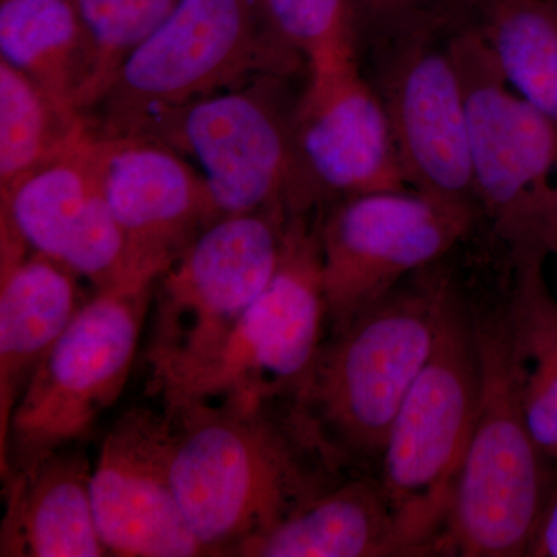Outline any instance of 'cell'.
<instances>
[{"label":"cell","mask_w":557,"mask_h":557,"mask_svg":"<svg viewBox=\"0 0 557 557\" xmlns=\"http://www.w3.org/2000/svg\"><path fill=\"white\" fill-rule=\"evenodd\" d=\"M166 412L180 507L209 556H233L348 475L289 397L228 398Z\"/></svg>","instance_id":"1"},{"label":"cell","mask_w":557,"mask_h":557,"mask_svg":"<svg viewBox=\"0 0 557 557\" xmlns=\"http://www.w3.org/2000/svg\"><path fill=\"white\" fill-rule=\"evenodd\" d=\"M448 271H418L325 336L295 408L330 460L346 474H368L383 460L388 435L426 364Z\"/></svg>","instance_id":"2"},{"label":"cell","mask_w":557,"mask_h":557,"mask_svg":"<svg viewBox=\"0 0 557 557\" xmlns=\"http://www.w3.org/2000/svg\"><path fill=\"white\" fill-rule=\"evenodd\" d=\"M302 65L265 0H182L121 64L94 108V129L137 135L161 113L262 76L293 78Z\"/></svg>","instance_id":"3"},{"label":"cell","mask_w":557,"mask_h":557,"mask_svg":"<svg viewBox=\"0 0 557 557\" xmlns=\"http://www.w3.org/2000/svg\"><path fill=\"white\" fill-rule=\"evenodd\" d=\"M482 391L475 306L450 276L426 364L406 395L380 482L420 556H440Z\"/></svg>","instance_id":"4"},{"label":"cell","mask_w":557,"mask_h":557,"mask_svg":"<svg viewBox=\"0 0 557 557\" xmlns=\"http://www.w3.org/2000/svg\"><path fill=\"white\" fill-rule=\"evenodd\" d=\"M482 391L440 556L527 557L557 486L530 426L509 350L505 300L479 310Z\"/></svg>","instance_id":"5"},{"label":"cell","mask_w":557,"mask_h":557,"mask_svg":"<svg viewBox=\"0 0 557 557\" xmlns=\"http://www.w3.org/2000/svg\"><path fill=\"white\" fill-rule=\"evenodd\" d=\"M467 98L480 218L508 265L557 255V129L512 89L478 28L450 33Z\"/></svg>","instance_id":"6"},{"label":"cell","mask_w":557,"mask_h":557,"mask_svg":"<svg viewBox=\"0 0 557 557\" xmlns=\"http://www.w3.org/2000/svg\"><path fill=\"white\" fill-rule=\"evenodd\" d=\"M157 281L97 289L33 373L0 440V478L89 437L126 387Z\"/></svg>","instance_id":"7"},{"label":"cell","mask_w":557,"mask_h":557,"mask_svg":"<svg viewBox=\"0 0 557 557\" xmlns=\"http://www.w3.org/2000/svg\"><path fill=\"white\" fill-rule=\"evenodd\" d=\"M288 219L284 207L220 218L157 278L148 364L159 394L208 361L270 284Z\"/></svg>","instance_id":"8"},{"label":"cell","mask_w":557,"mask_h":557,"mask_svg":"<svg viewBox=\"0 0 557 557\" xmlns=\"http://www.w3.org/2000/svg\"><path fill=\"white\" fill-rule=\"evenodd\" d=\"M288 76H262L150 120L138 137L157 139L199 161L220 215L318 207L295 141L296 101Z\"/></svg>","instance_id":"9"},{"label":"cell","mask_w":557,"mask_h":557,"mask_svg":"<svg viewBox=\"0 0 557 557\" xmlns=\"http://www.w3.org/2000/svg\"><path fill=\"white\" fill-rule=\"evenodd\" d=\"M318 223L289 215L270 284L208 361L160 392L164 408L299 391L327 336Z\"/></svg>","instance_id":"10"},{"label":"cell","mask_w":557,"mask_h":557,"mask_svg":"<svg viewBox=\"0 0 557 557\" xmlns=\"http://www.w3.org/2000/svg\"><path fill=\"white\" fill-rule=\"evenodd\" d=\"M480 215L403 188L336 201L319 218L327 335L445 258Z\"/></svg>","instance_id":"11"},{"label":"cell","mask_w":557,"mask_h":557,"mask_svg":"<svg viewBox=\"0 0 557 557\" xmlns=\"http://www.w3.org/2000/svg\"><path fill=\"white\" fill-rule=\"evenodd\" d=\"M375 81L409 188L478 212L463 83L449 36L373 51Z\"/></svg>","instance_id":"12"},{"label":"cell","mask_w":557,"mask_h":557,"mask_svg":"<svg viewBox=\"0 0 557 557\" xmlns=\"http://www.w3.org/2000/svg\"><path fill=\"white\" fill-rule=\"evenodd\" d=\"M174 445L170 413L146 406L124 412L102 438L90 493L109 556H209L180 507Z\"/></svg>","instance_id":"13"},{"label":"cell","mask_w":557,"mask_h":557,"mask_svg":"<svg viewBox=\"0 0 557 557\" xmlns=\"http://www.w3.org/2000/svg\"><path fill=\"white\" fill-rule=\"evenodd\" d=\"M98 164L126 247L121 282L157 281L222 218L205 175L157 139L98 134Z\"/></svg>","instance_id":"14"},{"label":"cell","mask_w":557,"mask_h":557,"mask_svg":"<svg viewBox=\"0 0 557 557\" xmlns=\"http://www.w3.org/2000/svg\"><path fill=\"white\" fill-rule=\"evenodd\" d=\"M295 141L317 207L409 188L386 109L358 61L309 73Z\"/></svg>","instance_id":"15"},{"label":"cell","mask_w":557,"mask_h":557,"mask_svg":"<svg viewBox=\"0 0 557 557\" xmlns=\"http://www.w3.org/2000/svg\"><path fill=\"white\" fill-rule=\"evenodd\" d=\"M0 223L95 289L123 277L124 236L102 189L98 134L0 193Z\"/></svg>","instance_id":"16"},{"label":"cell","mask_w":557,"mask_h":557,"mask_svg":"<svg viewBox=\"0 0 557 557\" xmlns=\"http://www.w3.org/2000/svg\"><path fill=\"white\" fill-rule=\"evenodd\" d=\"M84 302L73 271L0 231V440L33 373Z\"/></svg>","instance_id":"17"},{"label":"cell","mask_w":557,"mask_h":557,"mask_svg":"<svg viewBox=\"0 0 557 557\" xmlns=\"http://www.w3.org/2000/svg\"><path fill=\"white\" fill-rule=\"evenodd\" d=\"M91 469L78 445L2 478L0 557H102L91 507Z\"/></svg>","instance_id":"18"},{"label":"cell","mask_w":557,"mask_h":557,"mask_svg":"<svg viewBox=\"0 0 557 557\" xmlns=\"http://www.w3.org/2000/svg\"><path fill=\"white\" fill-rule=\"evenodd\" d=\"M239 557L420 556L379 478L348 474L335 486L245 542Z\"/></svg>","instance_id":"19"},{"label":"cell","mask_w":557,"mask_h":557,"mask_svg":"<svg viewBox=\"0 0 557 557\" xmlns=\"http://www.w3.org/2000/svg\"><path fill=\"white\" fill-rule=\"evenodd\" d=\"M0 51L54 101L89 112L94 54L72 0H0Z\"/></svg>","instance_id":"20"},{"label":"cell","mask_w":557,"mask_h":557,"mask_svg":"<svg viewBox=\"0 0 557 557\" xmlns=\"http://www.w3.org/2000/svg\"><path fill=\"white\" fill-rule=\"evenodd\" d=\"M547 259L511 270L505 311L509 350L531 434L557 465V299L545 277Z\"/></svg>","instance_id":"21"},{"label":"cell","mask_w":557,"mask_h":557,"mask_svg":"<svg viewBox=\"0 0 557 557\" xmlns=\"http://www.w3.org/2000/svg\"><path fill=\"white\" fill-rule=\"evenodd\" d=\"M471 24L509 86L557 129V0H479Z\"/></svg>","instance_id":"22"},{"label":"cell","mask_w":557,"mask_h":557,"mask_svg":"<svg viewBox=\"0 0 557 557\" xmlns=\"http://www.w3.org/2000/svg\"><path fill=\"white\" fill-rule=\"evenodd\" d=\"M91 131L87 115L64 108L0 60V193L60 159Z\"/></svg>","instance_id":"23"},{"label":"cell","mask_w":557,"mask_h":557,"mask_svg":"<svg viewBox=\"0 0 557 557\" xmlns=\"http://www.w3.org/2000/svg\"><path fill=\"white\" fill-rule=\"evenodd\" d=\"M94 54L90 110L132 51L159 28L182 0H72Z\"/></svg>","instance_id":"24"},{"label":"cell","mask_w":557,"mask_h":557,"mask_svg":"<svg viewBox=\"0 0 557 557\" xmlns=\"http://www.w3.org/2000/svg\"><path fill=\"white\" fill-rule=\"evenodd\" d=\"M358 50L417 36H449L474 17L479 0H347Z\"/></svg>","instance_id":"25"},{"label":"cell","mask_w":557,"mask_h":557,"mask_svg":"<svg viewBox=\"0 0 557 557\" xmlns=\"http://www.w3.org/2000/svg\"><path fill=\"white\" fill-rule=\"evenodd\" d=\"M274 27L319 72L357 62L359 50L347 0H265Z\"/></svg>","instance_id":"26"},{"label":"cell","mask_w":557,"mask_h":557,"mask_svg":"<svg viewBox=\"0 0 557 557\" xmlns=\"http://www.w3.org/2000/svg\"><path fill=\"white\" fill-rule=\"evenodd\" d=\"M527 557H557V486L542 512Z\"/></svg>","instance_id":"27"}]
</instances>
